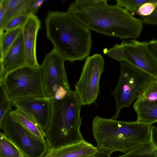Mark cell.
I'll use <instances>...</instances> for the list:
<instances>
[{
  "mask_svg": "<svg viewBox=\"0 0 157 157\" xmlns=\"http://www.w3.org/2000/svg\"><path fill=\"white\" fill-rule=\"evenodd\" d=\"M65 60L54 48L45 57L40 67L46 97L51 98L70 89L64 67Z\"/></svg>",
  "mask_w": 157,
  "mask_h": 157,
  "instance_id": "obj_9",
  "label": "cell"
},
{
  "mask_svg": "<svg viewBox=\"0 0 157 157\" xmlns=\"http://www.w3.org/2000/svg\"><path fill=\"white\" fill-rule=\"evenodd\" d=\"M150 141L152 146L157 151V128L151 125L150 131Z\"/></svg>",
  "mask_w": 157,
  "mask_h": 157,
  "instance_id": "obj_29",
  "label": "cell"
},
{
  "mask_svg": "<svg viewBox=\"0 0 157 157\" xmlns=\"http://www.w3.org/2000/svg\"><path fill=\"white\" fill-rule=\"evenodd\" d=\"M0 122L13 106L12 101L9 98L3 82L0 83Z\"/></svg>",
  "mask_w": 157,
  "mask_h": 157,
  "instance_id": "obj_22",
  "label": "cell"
},
{
  "mask_svg": "<svg viewBox=\"0 0 157 157\" xmlns=\"http://www.w3.org/2000/svg\"><path fill=\"white\" fill-rule=\"evenodd\" d=\"M10 110L0 122V128L24 157H44L48 150L46 140L36 135L13 119L10 114Z\"/></svg>",
  "mask_w": 157,
  "mask_h": 157,
  "instance_id": "obj_7",
  "label": "cell"
},
{
  "mask_svg": "<svg viewBox=\"0 0 157 157\" xmlns=\"http://www.w3.org/2000/svg\"><path fill=\"white\" fill-rule=\"evenodd\" d=\"M98 150L96 147L83 140L49 150L44 157H79Z\"/></svg>",
  "mask_w": 157,
  "mask_h": 157,
  "instance_id": "obj_14",
  "label": "cell"
},
{
  "mask_svg": "<svg viewBox=\"0 0 157 157\" xmlns=\"http://www.w3.org/2000/svg\"><path fill=\"white\" fill-rule=\"evenodd\" d=\"M148 47L157 59V40H153L148 42Z\"/></svg>",
  "mask_w": 157,
  "mask_h": 157,
  "instance_id": "obj_33",
  "label": "cell"
},
{
  "mask_svg": "<svg viewBox=\"0 0 157 157\" xmlns=\"http://www.w3.org/2000/svg\"><path fill=\"white\" fill-rule=\"evenodd\" d=\"M50 98L51 113L45 137L48 150L84 140L80 130L82 105L75 91L70 89L64 95Z\"/></svg>",
  "mask_w": 157,
  "mask_h": 157,
  "instance_id": "obj_4",
  "label": "cell"
},
{
  "mask_svg": "<svg viewBox=\"0 0 157 157\" xmlns=\"http://www.w3.org/2000/svg\"><path fill=\"white\" fill-rule=\"evenodd\" d=\"M137 99L151 101L157 100V78L153 77L150 80Z\"/></svg>",
  "mask_w": 157,
  "mask_h": 157,
  "instance_id": "obj_21",
  "label": "cell"
},
{
  "mask_svg": "<svg viewBox=\"0 0 157 157\" xmlns=\"http://www.w3.org/2000/svg\"><path fill=\"white\" fill-rule=\"evenodd\" d=\"M22 30V27H20L0 32V59L5 55Z\"/></svg>",
  "mask_w": 157,
  "mask_h": 157,
  "instance_id": "obj_19",
  "label": "cell"
},
{
  "mask_svg": "<svg viewBox=\"0 0 157 157\" xmlns=\"http://www.w3.org/2000/svg\"><path fill=\"white\" fill-rule=\"evenodd\" d=\"M104 66V58L99 54L86 58L80 78L75 85V91L82 105L95 102L100 92V81Z\"/></svg>",
  "mask_w": 157,
  "mask_h": 157,
  "instance_id": "obj_8",
  "label": "cell"
},
{
  "mask_svg": "<svg viewBox=\"0 0 157 157\" xmlns=\"http://www.w3.org/2000/svg\"><path fill=\"white\" fill-rule=\"evenodd\" d=\"M118 157H157L156 151L150 140L147 143Z\"/></svg>",
  "mask_w": 157,
  "mask_h": 157,
  "instance_id": "obj_20",
  "label": "cell"
},
{
  "mask_svg": "<svg viewBox=\"0 0 157 157\" xmlns=\"http://www.w3.org/2000/svg\"><path fill=\"white\" fill-rule=\"evenodd\" d=\"M151 125L96 115L92 121V131L98 150L110 155L116 151L125 154L150 140Z\"/></svg>",
  "mask_w": 157,
  "mask_h": 157,
  "instance_id": "obj_3",
  "label": "cell"
},
{
  "mask_svg": "<svg viewBox=\"0 0 157 157\" xmlns=\"http://www.w3.org/2000/svg\"><path fill=\"white\" fill-rule=\"evenodd\" d=\"M67 11L90 30L108 36L135 39L140 36L143 28L142 19L117 5L107 3L81 8L73 2Z\"/></svg>",
  "mask_w": 157,
  "mask_h": 157,
  "instance_id": "obj_1",
  "label": "cell"
},
{
  "mask_svg": "<svg viewBox=\"0 0 157 157\" xmlns=\"http://www.w3.org/2000/svg\"><path fill=\"white\" fill-rule=\"evenodd\" d=\"M133 106L137 115V122L151 125L157 122V100L137 99Z\"/></svg>",
  "mask_w": 157,
  "mask_h": 157,
  "instance_id": "obj_15",
  "label": "cell"
},
{
  "mask_svg": "<svg viewBox=\"0 0 157 157\" xmlns=\"http://www.w3.org/2000/svg\"><path fill=\"white\" fill-rule=\"evenodd\" d=\"M8 0H0V25L3 22Z\"/></svg>",
  "mask_w": 157,
  "mask_h": 157,
  "instance_id": "obj_31",
  "label": "cell"
},
{
  "mask_svg": "<svg viewBox=\"0 0 157 157\" xmlns=\"http://www.w3.org/2000/svg\"><path fill=\"white\" fill-rule=\"evenodd\" d=\"M41 27L40 20L35 14H30L22 27L23 44L27 65L39 67L36 55V42Z\"/></svg>",
  "mask_w": 157,
  "mask_h": 157,
  "instance_id": "obj_12",
  "label": "cell"
},
{
  "mask_svg": "<svg viewBox=\"0 0 157 157\" xmlns=\"http://www.w3.org/2000/svg\"><path fill=\"white\" fill-rule=\"evenodd\" d=\"M47 36L65 60L86 58L92 47L90 30L67 11H50L45 19Z\"/></svg>",
  "mask_w": 157,
  "mask_h": 157,
  "instance_id": "obj_2",
  "label": "cell"
},
{
  "mask_svg": "<svg viewBox=\"0 0 157 157\" xmlns=\"http://www.w3.org/2000/svg\"><path fill=\"white\" fill-rule=\"evenodd\" d=\"M120 74L111 94L116 102L115 113L111 119L117 120L121 110L129 107L139 98L147 84L153 77L124 61H120Z\"/></svg>",
  "mask_w": 157,
  "mask_h": 157,
  "instance_id": "obj_5",
  "label": "cell"
},
{
  "mask_svg": "<svg viewBox=\"0 0 157 157\" xmlns=\"http://www.w3.org/2000/svg\"><path fill=\"white\" fill-rule=\"evenodd\" d=\"M121 44L123 48L124 62L157 78V59L149 49L148 42L124 40Z\"/></svg>",
  "mask_w": 157,
  "mask_h": 157,
  "instance_id": "obj_10",
  "label": "cell"
},
{
  "mask_svg": "<svg viewBox=\"0 0 157 157\" xmlns=\"http://www.w3.org/2000/svg\"><path fill=\"white\" fill-rule=\"evenodd\" d=\"M33 0H8L3 22L0 25V32L13 17L20 13L27 12L31 14L30 8Z\"/></svg>",
  "mask_w": 157,
  "mask_h": 157,
  "instance_id": "obj_16",
  "label": "cell"
},
{
  "mask_svg": "<svg viewBox=\"0 0 157 157\" xmlns=\"http://www.w3.org/2000/svg\"><path fill=\"white\" fill-rule=\"evenodd\" d=\"M156 151V155H157V151Z\"/></svg>",
  "mask_w": 157,
  "mask_h": 157,
  "instance_id": "obj_34",
  "label": "cell"
},
{
  "mask_svg": "<svg viewBox=\"0 0 157 157\" xmlns=\"http://www.w3.org/2000/svg\"><path fill=\"white\" fill-rule=\"evenodd\" d=\"M157 6V0H151L142 5L135 14L142 17L149 16L153 13Z\"/></svg>",
  "mask_w": 157,
  "mask_h": 157,
  "instance_id": "obj_26",
  "label": "cell"
},
{
  "mask_svg": "<svg viewBox=\"0 0 157 157\" xmlns=\"http://www.w3.org/2000/svg\"><path fill=\"white\" fill-rule=\"evenodd\" d=\"M44 2L43 0H33L30 8V14H35Z\"/></svg>",
  "mask_w": 157,
  "mask_h": 157,
  "instance_id": "obj_30",
  "label": "cell"
},
{
  "mask_svg": "<svg viewBox=\"0 0 157 157\" xmlns=\"http://www.w3.org/2000/svg\"><path fill=\"white\" fill-rule=\"evenodd\" d=\"M104 54L114 59L125 61V58L123 47L121 44H115L113 47L104 50Z\"/></svg>",
  "mask_w": 157,
  "mask_h": 157,
  "instance_id": "obj_25",
  "label": "cell"
},
{
  "mask_svg": "<svg viewBox=\"0 0 157 157\" xmlns=\"http://www.w3.org/2000/svg\"><path fill=\"white\" fill-rule=\"evenodd\" d=\"M0 157H24L4 132L0 133Z\"/></svg>",
  "mask_w": 157,
  "mask_h": 157,
  "instance_id": "obj_18",
  "label": "cell"
},
{
  "mask_svg": "<svg viewBox=\"0 0 157 157\" xmlns=\"http://www.w3.org/2000/svg\"><path fill=\"white\" fill-rule=\"evenodd\" d=\"M30 14L27 12H24L13 17L5 26L2 31L0 32L22 27Z\"/></svg>",
  "mask_w": 157,
  "mask_h": 157,
  "instance_id": "obj_23",
  "label": "cell"
},
{
  "mask_svg": "<svg viewBox=\"0 0 157 157\" xmlns=\"http://www.w3.org/2000/svg\"><path fill=\"white\" fill-rule=\"evenodd\" d=\"M26 65L21 31L4 56L0 59V83L8 73Z\"/></svg>",
  "mask_w": 157,
  "mask_h": 157,
  "instance_id": "obj_13",
  "label": "cell"
},
{
  "mask_svg": "<svg viewBox=\"0 0 157 157\" xmlns=\"http://www.w3.org/2000/svg\"><path fill=\"white\" fill-rule=\"evenodd\" d=\"M2 82L12 101L26 97H46L40 67H21L7 74Z\"/></svg>",
  "mask_w": 157,
  "mask_h": 157,
  "instance_id": "obj_6",
  "label": "cell"
},
{
  "mask_svg": "<svg viewBox=\"0 0 157 157\" xmlns=\"http://www.w3.org/2000/svg\"><path fill=\"white\" fill-rule=\"evenodd\" d=\"M151 0H116V5L122 7L132 13L135 14L143 4Z\"/></svg>",
  "mask_w": 157,
  "mask_h": 157,
  "instance_id": "obj_24",
  "label": "cell"
},
{
  "mask_svg": "<svg viewBox=\"0 0 157 157\" xmlns=\"http://www.w3.org/2000/svg\"><path fill=\"white\" fill-rule=\"evenodd\" d=\"M106 0H76L73 2L78 7L88 8L108 3Z\"/></svg>",
  "mask_w": 157,
  "mask_h": 157,
  "instance_id": "obj_27",
  "label": "cell"
},
{
  "mask_svg": "<svg viewBox=\"0 0 157 157\" xmlns=\"http://www.w3.org/2000/svg\"><path fill=\"white\" fill-rule=\"evenodd\" d=\"M79 157H111L110 155L102 151L98 150L94 153Z\"/></svg>",
  "mask_w": 157,
  "mask_h": 157,
  "instance_id": "obj_32",
  "label": "cell"
},
{
  "mask_svg": "<svg viewBox=\"0 0 157 157\" xmlns=\"http://www.w3.org/2000/svg\"><path fill=\"white\" fill-rule=\"evenodd\" d=\"M10 114L15 120L20 123L33 133L45 140V132L30 117L18 109H12L10 111Z\"/></svg>",
  "mask_w": 157,
  "mask_h": 157,
  "instance_id": "obj_17",
  "label": "cell"
},
{
  "mask_svg": "<svg viewBox=\"0 0 157 157\" xmlns=\"http://www.w3.org/2000/svg\"><path fill=\"white\" fill-rule=\"evenodd\" d=\"M12 101L13 106L30 117L46 131L51 113L50 98L46 97H26L16 99Z\"/></svg>",
  "mask_w": 157,
  "mask_h": 157,
  "instance_id": "obj_11",
  "label": "cell"
},
{
  "mask_svg": "<svg viewBox=\"0 0 157 157\" xmlns=\"http://www.w3.org/2000/svg\"><path fill=\"white\" fill-rule=\"evenodd\" d=\"M141 19L143 23L150 25H157V6L151 15L142 17Z\"/></svg>",
  "mask_w": 157,
  "mask_h": 157,
  "instance_id": "obj_28",
  "label": "cell"
}]
</instances>
